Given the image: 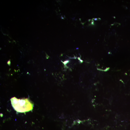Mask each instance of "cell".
<instances>
[{
  "label": "cell",
  "instance_id": "cell-1",
  "mask_svg": "<svg viewBox=\"0 0 130 130\" xmlns=\"http://www.w3.org/2000/svg\"><path fill=\"white\" fill-rule=\"evenodd\" d=\"M11 104L17 112L25 113L33 109V104L28 98L17 99L15 97L11 99Z\"/></svg>",
  "mask_w": 130,
  "mask_h": 130
}]
</instances>
